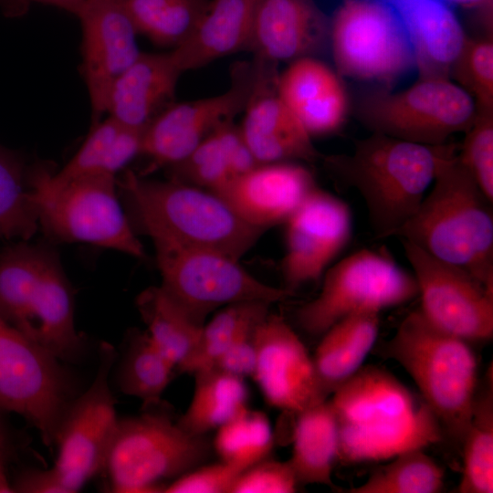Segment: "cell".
<instances>
[{
    "label": "cell",
    "instance_id": "6da1fadb",
    "mask_svg": "<svg viewBox=\"0 0 493 493\" xmlns=\"http://www.w3.org/2000/svg\"><path fill=\"white\" fill-rule=\"evenodd\" d=\"M331 394L341 463L390 460L445 435L423 398L381 368L362 366Z\"/></svg>",
    "mask_w": 493,
    "mask_h": 493
},
{
    "label": "cell",
    "instance_id": "7a4b0ae2",
    "mask_svg": "<svg viewBox=\"0 0 493 493\" xmlns=\"http://www.w3.org/2000/svg\"><path fill=\"white\" fill-rule=\"evenodd\" d=\"M456 152L454 143L428 145L372 132L357 141L351 154L327 157L325 163L342 185L359 192L375 237L384 239L412 217L442 165Z\"/></svg>",
    "mask_w": 493,
    "mask_h": 493
},
{
    "label": "cell",
    "instance_id": "3957f363",
    "mask_svg": "<svg viewBox=\"0 0 493 493\" xmlns=\"http://www.w3.org/2000/svg\"><path fill=\"white\" fill-rule=\"evenodd\" d=\"M119 186L133 229L151 238L164 237L239 260L264 232L224 196L205 188L173 179H144L132 172Z\"/></svg>",
    "mask_w": 493,
    "mask_h": 493
},
{
    "label": "cell",
    "instance_id": "277c9868",
    "mask_svg": "<svg viewBox=\"0 0 493 493\" xmlns=\"http://www.w3.org/2000/svg\"><path fill=\"white\" fill-rule=\"evenodd\" d=\"M457 153L445 162L430 193L394 236L467 271L493 288L492 202Z\"/></svg>",
    "mask_w": 493,
    "mask_h": 493
},
{
    "label": "cell",
    "instance_id": "5b68a950",
    "mask_svg": "<svg viewBox=\"0 0 493 493\" xmlns=\"http://www.w3.org/2000/svg\"><path fill=\"white\" fill-rule=\"evenodd\" d=\"M0 318L60 361H76L84 338L58 254L21 241L0 253Z\"/></svg>",
    "mask_w": 493,
    "mask_h": 493
},
{
    "label": "cell",
    "instance_id": "8992f818",
    "mask_svg": "<svg viewBox=\"0 0 493 493\" xmlns=\"http://www.w3.org/2000/svg\"><path fill=\"white\" fill-rule=\"evenodd\" d=\"M416 384L444 435L462 443L478 383V364L470 342L410 312L383 350Z\"/></svg>",
    "mask_w": 493,
    "mask_h": 493
},
{
    "label": "cell",
    "instance_id": "52a82bcc",
    "mask_svg": "<svg viewBox=\"0 0 493 493\" xmlns=\"http://www.w3.org/2000/svg\"><path fill=\"white\" fill-rule=\"evenodd\" d=\"M151 239L162 276L160 288L200 327L221 307L249 301L272 304L293 294L260 281L225 254L164 237Z\"/></svg>",
    "mask_w": 493,
    "mask_h": 493
},
{
    "label": "cell",
    "instance_id": "ba28073f",
    "mask_svg": "<svg viewBox=\"0 0 493 493\" xmlns=\"http://www.w3.org/2000/svg\"><path fill=\"white\" fill-rule=\"evenodd\" d=\"M38 229L49 239L87 243L137 258L145 251L116 191L115 176L92 173L47 188L28 172Z\"/></svg>",
    "mask_w": 493,
    "mask_h": 493
},
{
    "label": "cell",
    "instance_id": "9c48e42d",
    "mask_svg": "<svg viewBox=\"0 0 493 493\" xmlns=\"http://www.w3.org/2000/svg\"><path fill=\"white\" fill-rule=\"evenodd\" d=\"M205 435H192L166 414L118 420L103 473L116 493L163 492L161 481L198 467L208 456Z\"/></svg>",
    "mask_w": 493,
    "mask_h": 493
},
{
    "label": "cell",
    "instance_id": "30bf717a",
    "mask_svg": "<svg viewBox=\"0 0 493 493\" xmlns=\"http://www.w3.org/2000/svg\"><path fill=\"white\" fill-rule=\"evenodd\" d=\"M357 112L372 132L438 145L472 125L477 106L449 78H423L399 92L378 90L365 95Z\"/></svg>",
    "mask_w": 493,
    "mask_h": 493
},
{
    "label": "cell",
    "instance_id": "8fae6325",
    "mask_svg": "<svg viewBox=\"0 0 493 493\" xmlns=\"http://www.w3.org/2000/svg\"><path fill=\"white\" fill-rule=\"evenodd\" d=\"M418 296L414 275L384 253L362 249L326 271L320 293L299 308L307 333H325L343 318L363 311L379 313Z\"/></svg>",
    "mask_w": 493,
    "mask_h": 493
},
{
    "label": "cell",
    "instance_id": "7c38bea8",
    "mask_svg": "<svg viewBox=\"0 0 493 493\" xmlns=\"http://www.w3.org/2000/svg\"><path fill=\"white\" fill-rule=\"evenodd\" d=\"M75 393L60 360L0 318V409L25 418L50 446Z\"/></svg>",
    "mask_w": 493,
    "mask_h": 493
},
{
    "label": "cell",
    "instance_id": "4fadbf2b",
    "mask_svg": "<svg viewBox=\"0 0 493 493\" xmlns=\"http://www.w3.org/2000/svg\"><path fill=\"white\" fill-rule=\"evenodd\" d=\"M330 40L338 72L349 78L390 83L415 67L404 28L381 0H342Z\"/></svg>",
    "mask_w": 493,
    "mask_h": 493
},
{
    "label": "cell",
    "instance_id": "5bb4252c",
    "mask_svg": "<svg viewBox=\"0 0 493 493\" xmlns=\"http://www.w3.org/2000/svg\"><path fill=\"white\" fill-rule=\"evenodd\" d=\"M117 352L102 342L99 366L90 386L75 396L58 422L54 444L58 457L54 467L59 471L71 493L103 471L117 428L115 399L110 387V375Z\"/></svg>",
    "mask_w": 493,
    "mask_h": 493
},
{
    "label": "cell",
    "instance_id": "9a60e30c",
    "mask_svg": "<svg viewBox=\"0 0 493 493\" xmlns=\"http://www.w3.org/2000/svg\"><path fill=\"white\" fill-rule=\"evenodd\" d=\"M421 298L420 311L438 329L470 343L493 337V288L467 271L402 240Z\"/></svg>",
    "mask_w": 493,
    "mask_h": 493
},
{
    "label": "cell",
    "instance_id": "2e32d148",
    "mask_svg": "<svg viewBox=\"0 0 493 493\" xmlns=\"http://www.w3.org/2000/svg\"><path fill=\"white\" fill-rule=\"evenodd\" d=\"M251 81L252 63L240 62L225 92L172 103L154 117L142 135L141 154L150 159L148 171L182 162L221 124L233 121L246 107Z\"/></svg>",
    "mask_w": 493,
    "mask_h": 493
},
{
    "label": "cell",
    "instance_id": "e0dca14e",
    "mask_svg": "<svg viewBox=\"0 0 493 493\" xmlns=\"http://www.w3.org/2000/svg\"><path fill=\"white\" fill-rule=\"evenodd\" d=\"M75 16L81 26L80 72L94 124L107 111L114 82L141 53L138 34L122 0H84Z\"/></svg>",
    "mask_w": 493,
    "mask_h": 493
},
{
    "label": "cell",
    "instance_id": "ac0fdd59",
    "mask_svg": "<svg viewBox=\"0 0 493 493\" xmlns=\"http://www.w3.org/2000/svg\"><path fill=\"white\" fill-rule=\"evenodd\" d=\"M282 271L287 289L317 280L349 243L352 215L348 205L317 186L286 221Z\"/></svg>",
    "mask_w": 493,
    "mask_h": 493
},
{
    "label": "cell",
    "instance_id": "d6986e66",
    "mask_svg": "<svg viewBox=\"0 0 493 493\" xmlns=\"http://www.w3.org/2000/svg\"><path fill=\"white\" fill-rule=\"evenodd\" d=\"M256 345L252 377L268 404L297 414L327 400L312 358L281 317L265 316L256 330Z\"/></svg>",
    "mask_w": 493,
    "mask_h": 493
},
{
    "label": "cell",
    "instance_id": "ffe728a7",
    "mask_svg": "<svg viewBox=\"0 0 493 493\" xmlns=\"http://www.w3.org/2000/svg\"><path fill=\"white\" fill-rule=\"evenodd\" d=\"M278 63L254 56L252 81L239 127L257 163L316 160L310 135L279 95Z\"/></svg>",
    "mask_w": 493,
    "mask_h": 493
},
{
    "label": "cell",
    "instance_id": "44dd1931",
    "mask_svg": "<svg viewBox=\"0 0 493 493\" xmlns=\"http://www.w3.org/2000/svg\"><path fill=\"white\" fill-rule=\"evenodd\" d=\"M315 187L307 168L278 162L257 165L235 178L219 194L246 222L265 231L286 223Z\"/></svg>",
    "mask_w": 493,
    "mask_h": 493
},
{
    "label": "cell",
    "instance_id": "7402d4cb",
    "mask_svg": "<svg viewBox=\"0 0 493 493\" xmlns=\"http://www.w3.org/2000/svg\"><path fill=\"white\" fill-rule=\"evenodd\" d=\"M330 23L314 0H258L249 50L278 64L312 57L330 39Z\"/></svg>",
    "mask_w": 493,
    "mask_h": 493
},
{
    "label": "cell",
    "instance_id": "603a6c76",
    "mask_svg": "<svg viewBox=\"0 0 493 493\" xmlns=\"http://www.w3.org/2000/svg\"><path fill=\"white\" fill-rule=\"evenodd\" d=\"M182 73L171 51L141 52L114 82L106 113L122 125L145 129L173 103Z\"/></svg>",
    "mask_w": 493,
    "mask_h": 493
},
{
    "label": "cell",
    "instance_id": "cb8c5ba5",
    "mask_svg": "<svg viewBox=\"0 0 493 493\" xmlns=\"http://www.w3.org/2000/svg\"><path fill=\"white\" fill-rule=\"evenodd\" d=\"M381 1L393 9L405 30L419 79L449 78L466 34L445 0Z\"/></svg>",
    "mask_w": 493,
    "mask_h": 493
},
{
    "label": "cell",
    "instance_id": "d4e9b609",
    "mask_svg": "<svg viewBox=\"0 0 493 493\" xmlns=\"http://www.w3.org/2000/svg\"><path fill=\"white\" fill-rule=\"evenodd\" d=\"M278 89L310 137L331 133L344 121L346 92L337 75L312 57L291 61L279 74Z\"/></svg>",
    "mask_w": 493,
    "mask_h": 493
},
{
    "label": "cell",
    "instance_id": "484cf974",
    "mask_svg": "<svg viewBox=\"0 0 493 493\" xmlns=\"http://www.w3.org/2000/svg\"><path fill=\"white\" fill-rule=\"evenodd\" d=\"M258 0H210L190 37L171 53L184 73L249 49Z\"/></svg>",
    "mask_w": 493,
    "mask_h": 493
},
{
    "label": "cell",
    "instance_id": "4316f807",
    "mask_svg": "<svg viewBox=\"0 0 493 493\" xmlns=\"http://www.w3.org/2000/svg\"><path fill=\"white\" fill-rule=\"evenodd\" d=\"M141 135L109 116L92 124L74 156L58 173L39 168L30 171L44 186L57 188L73 179L92 173L114 175L141 152Z\"/></svg>",
    "mask_w": 493,
    "mask_h": 493
},
{
    "label": "cell",
    "instance_id": "83f0119b",
    "mask_svg": "<svg viewBox=\"0 0 493 493\" xmlns=\"http://www.w3.org/2000/svg\"><path fill=\"white\" fill-rule=\"evenodd\" d=\"M378 332L379 313L363 311L343 318L322 334L312 360L327 396L362 367Z\"/></svg>",
    "mask_w": 493,
    "mask_h": 493
},
{
    "label": "cell",
    "instance_id": "f1b7e54d",
    "mask_svg": "<svg viewBox=\"0 0 493 493\" xmlns=\"http://www.w3.org/2000/svg\"><path fill=\"white\" fill-rule=\"evenodd\" d=\"M339 458V429L330 400L299 414L288 460L299 484L333 487L331 475Z\"/></svg>",
    "mask_w": 493,
    "mask_h": 493
},
{
    "label": "cell",
    "instance_id": "f546056e",
    "mask_svg": "<svg viewBox=\"0 0 493 493\" xmlns=\"http://www.w3.org/2000/svg\"><path fill=\"white\" fill-rule=\"evenodd\" d=\"M194 374L195 384L192 401L177 421L186 433L203 436L247 407V389L243 378L215 366Z\"/></svg>",
    "mask_w": 493,
    "mask_h": 493
},
{
    "label": "cell",
    "instance_id": "4dcf8cb0",
    "mask_svg": "<svg viewBox=\"0 0 493 493\" xmlns=\"http://www.w3.org/2000/svg\"><path fill=\"white\" fill-rule=\"evenodd\" d=\"M462 476L459 493L493 492V378L487 372L478 381L471 415L461 443Z\"/></svg>",
    "mask_w": 493,
    "mask_h": 493
},
{
    "label": "cell",
    "instance_id": "1f68e13d",
    "mask_svg": "<svg viewBox=\"0 0 493 493\" xmlns=\"http://www.w3.org/2000/svg\"><path fill=\"white\" fill-rule=\"evenodd\" d=\"M137 32L160 47L185 41L205 15L209 0H122Z\"/></svg>",
    "mask_w": 493,
    "mask_h": 493
},
{
    "label": "cell",
    "instance_id": "d6a6232c",
    "mask_svg": "<svg viewBox=\"0 0 493 493\" xmlns=\"http://www.w3.org/2000/svg\"><path fill=\"white\" fill-rule=\"evenodd\" d=\"M137 306L150 339L177 368L195 348L203 327L194 324L160 287L144 290Z\"/></svg>",
    "mask_w": 493,
    "mask_h": 493
},
{
    "label": "cell",
    "instance_id": "836d02e7",
    "mask_svg": "<svg viewBox=\"0 0 493 493\" xmlns=\"http://www.w3.org/2000/svg\"><path fill=\"white\" fill-rule=\"evenodd\" d=\"M174 369L148 333L134 334L118 369V386L124 394L139 398L144 407L156 406Z\"/></svg>",
    "mask_w": 493,
    "mask_h": 493
},
{
    "label": "cell",
    "instance_id": "e575fe53",
    "mask_svg": "<svg viewBox=\"0 0 493 493\" xmlns=\"http://www.w3.org/2000/svg\"><path fill=\"white\" fill-rule=\"evenodd\" d=\"M38 229L24 158L0 143V241L28 240Z\"/></svg>",
    "mask_w": 493,
    "mask_h": 493
},
{
    "label": "cell",
    "instance_id": "d590c367",
    "mask_svg": "<svg viewBox=\"0 0 493 493\" xmlns=\"http://www.w3.org/2000/svg\"><path fill=\"white\" fill-rule=\"evenodd\" d=\"M269 305L249 301L221 309L204 324L195 348L177 369L181 372L194 373L214 366L246 326L261 320L268 313Z\"/></svg>",
    "mask_w": 493,
    "mask_h": 493
},
{
    "label": "cell",
    "instance_id": "8d00e7d4",
    "mask_svg": "<svg viewBox=\"0 0 493 493\" xmlns=\"http://www.w3.org/2000/svg\"><path fill=\"white\" fill-rule=\"evenodd\" d=\"M376 468L350 493H437L444 488L443 468L424 449L405 451Z\"/></svg>",
    "mask_w": 493,
    "mask_h": 493
},
{
    "label": "cell",
    "instance_id": "74e56055",
    "mask_svg": "<svg viewBox=\"0 0 493 493\" xmlns=\"http://www.w3.org/2000/svg\"><path fill=\"white\" fill-rule=\"evenodd\" d=\"M217 430L215 447L222 461L245 469L265 459L273 446L267 417L248 407Z\"/></svg>",
    "mask_w": 493,
    "mask_h": 493
},
{
    "label": "cell",
    "instance_id": "f35d334b",
    "mask_svg": "<svg viewBox=\"0 0 493 493\" xmlns=\"http://www.w3.org/2000/svg\"><path fill=\"white\" fill-rule=\"evenodd\" d=\"M450 77L473 98L477 113H493L492 38L477 39L466 35Z\"/></svg>",
    "mask_w": 493,
    "mask_h": 493
},
{
    "label": "cell",
    "instance_id": "ab89813d",
    "mask_svg": "<svg viewBox=\"0 0 493 493\" xmlns=\"http://www.w3.org/2000/svg\"><path fill=\"white\" fill-rule=\"evenodd\" d=\"M171 179L220 194L234 180L215 130L182 162L171 166Z\"/></svg>",
    "mask_w": 493,
    "mask_h": 493
},
{
    "label": "cell",
    "instance_id": "60d3db41",
    "mask_svg": "<svg viewBox=\"0 0 493 493\" xmlns=\"http://www.w3.org/2000/svg\"><path fill=\"white\" fill-rule=\"evenodd\" d=\"M458 158L482 193L493 203V113H477L465 131Z\"/></svg>",
    "mask_w": 493,
    "mask_h": 493
},
{
    "label": "cell",
    "instance_id": "b9f144b4",
    "mask_svg": "<svg viewBox=\"0 0 493 493\" xmlns=\"http://www.w3.org/2000/svg\"><path fill=\"white\" fill-rule=\"evenodd\" d=\"M299 485L289 463L266 458L245 469L230 493H292Z\"/></svg>",
    "mask_w": 493,
    "mask_h": 493
},
{
    "label": "cell",
    "instance_id": "7bdbcfd3",
    "mask_svg": "<svg viewBox=\"0 0 493 493\" xmlns=\"http://www.w3.org/2000/svg\"><path fill=\"white\" fill-rule=\"evenodd\" d=\"M244 467L222 461L193 469L165 487V493H230Z\"/></svg>",
    "mask_w": 493,
    "mask_h": 493
},
{
    "label": "cell",
    "instance_id": "ee69618b",
    "mask_svg": "<svg viewBox=\"0 0 493 493\" xmlns=\"http://www.w3.org/2000/svg\"><path fill=\"white\" fill-rule=\"evenodd\" d=\"M261 320L246 326L214 366L243 379L252 376L257 362L256 330Z\"/></svg>",
    "mask_w": 493,
    "mask_h": 493
},
{
    "label": "cell",
    "instance_id": "f6af8a7d",
    "mask_svg": "<svg viewBox=\"0 0 493 493\" xmlns=\"http://www.w3.org/2000/svg\"><path fill=\"white\" fill-rule=\"evenodd\" d=\"M215 132L234 179L259 164L245 141L240 128L235 126L233 121L221 124L215 129Z\"/></svg>",
    "mask_w": 493,
    "mask_h": 493
},
{
    "label": "cell",
    "instance_id": "bcb514c9",
    "mask_svg": "<svg viewBox=\"0 0 493 493\" xmlns=\"http://www.w3.org/2000/svg\"><path fill=\"white\" fill-rule=\"evenodd\" d=\"M12 488L14 492L18 493H71L55 467L25 469L16 477Z\"/></svg>",
    "mask_w": 493,
    "mask_h": 493
},
{
    "label": "cell",
    "instance_id": "7dc6e473",
    "mask_svg": "<svg viewBox=\"0 0 493 493\" xmlns=\"http://www.w3.org/2000/svg\"><path fill=\"white\" fill-rule=\"evenodd\" d=\"M5 414L6 413L0 409V452L12 460L16 454V443Z\"/></svg>",
    "mask_w": 493,
    "mask_h": 493
},
{
    "label": "cell",
    "instance_id": "c3c4849f",
    "mask_svg": "<svg viewBox=\"0 0 493 493\" xmlns=\"http://www.w3.org/2000/svg\"><path fill=\"white\" fill-rule=\"evenodd\" d=\"M29 5L27 0H0V10L6 17L16 18L24 16Z\"/></svg>",
    "mask_w": 493,
    "mask_h": 493
},
{
    "label": "cell",
    "instance_id": "681fc988",
    "mask_svg": "<svg viewBox=\"0 0 493 493\" xmlns=\"http://www.w3.org/2000/svg\"><path fill=\"white\" fill-rule=\"evenodd\" d=\"M56 6L59 9L76 15L84 0H27Z\"/></svg>",
    "mask_w": 493,
    "mask_h": 493
},
{
    "label": "cell",
    "instance_id": "f907efd6",
    "mask_svg": "<svg viewBox=\"0 0 493 493\" xmlns=\"http://www.w3.org/2000/svg\"><path fill=\"white\" fill-rule=\"evenodd\" d=\"M11 459L0 452V493H12V482L9 481L6 474V465Z\"/></svg>",
    "mask_w": 493,
    "mask_h": 493
},
{
    "label": "cell",
    "instance_id": "816d5d0a",
    "mask_svg": "<svg viewBox=\"0 0 493 493\" xmlns=\"http://www.w3.org/2000/svg\"><path fill=\"white\" fill-rule=\"evenodd\" d=\"M448 1L459 4L462 5L474 6V5H481L485 2H488L489 0H448Z\"/></svg>",
    "mask_w": 493,
    "mask_h": 493
}]
</instances>
